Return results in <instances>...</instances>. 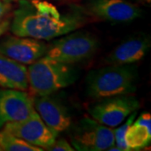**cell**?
I'll return each mask as SVG.
<instances>
[{
  "mask_svg": "<svg viewBox=\"0 0 151 151\" xmlns=\"http://www.w3.org/2000/svg\"><path fill=\"white\" fill-rule=\"evenodd\" d=\"M19 1L9 28L16 36L50 40L75 31L85 22L81 13L61 14L55 6L47 1Z\"/></svg>",
  "mask_w": 151,
  "mask_h": 151,
  "instance_id": "6da1fadb",
  "label": "cell"
},
{
  "mask_svg": "<svg viewBox=\"0 0 151 151\" xmlns=\"http://www.w3.org/2000/svg\"><path fill=\"white\" fill-rule=\"evenodd\" d=\"M137 73L130 65H109L91 70L86 79L87 96L94 99L129 95L136 91Z\"/></svg>",
  "mask_w": 151,
  "mask_h": 151,
  "instance_id": "7a4b0ae2",
  "label": "cell"
},
{
  "mask_svg": "<svg viewBox=\"0 0 151 151\" xmlns=\"http://www.w3.org/2000/svg\"><path fill=\"white\" fill-rule=\"evenodd\" d=\"M28 88L34 96H46L67 87L76 80L72 65L44 55L29 65Z\"/></svg>",
  "mask_w": 151,
  "mask_h": 151,
  "instance_id": "3957f363",
  "label": "cell"
},
{
  "mask_svg": "<svg viewBox=\"0 0 151 151\" xmlns=\"http://www.w3.org/2000/svg\"><path fill=\"white\" fill-rule=\"evenodd\" d=\"M48 45L45 55L57 61L73 65L92 58L99 48L95 35L87 31H72Z\"/></svg>",
  "mask_w": 151,
  "mask_h": 151,
  "instance_id": "277c9868",
  "label": "cell"
},
{
  "mask_svg": "<svg viewBox=\"0 0 151 151\" xmlns=\"http://www.w3.org/2000/svg\"><path fill=\"white\" fill-rule=\"evenodd\" d=\"M70 141L76 150H108L115 145L114 130L95 119L84 118L73 128Z\"/></svg>",
  "mask_w": 151,
  "mask_h": 151,
  "instance_id": "5b68a950",
  "label": "cell"
},
{
  "mask_svg": "<svg viewBox=\"0 0 151 151\" xmlns=\"http://www.w3.org/2000/svg\"><path fill=\"white\" fill-rule=\"evenodd\" d=\"M98 100L89 108V113L92 119L110 128L119 126L140 106L139 100L129 94Z\"/></svg>",
  "mask_w": 151,
  "mask_h": 151,
  "instance_id": "8992f818",
  "label": "cell"
},
{
  "mask_svg": "<svg viewBox=\"0 0 151 151\" xmlns=\"http://www.w3.org/2000/svg\"><path fill=\"white\" fill-rule=\"evenodd\" d=\"M4 130L43 150H47L56 140V137L49 129L36 110L24 120L5 124Z\"/></svg>",
  "mask_w": 151,
  "mask_h": 151,
  "instance_id": "52a82bcc",
  "label": "cell"
},
{
  "mask_svg": "<svg viewBox=\"0 0 151 151\" xmlns=\"http://www.w3.org/2000/svg\"><path fill=\"white\" fill-rule=\"evenodd\" d=\"M35 111L33 98L23 90H0V127L28 119Z\"/></svg>",
  "mask_w": 151,
  "mask_h": 151,
  "instance_id": "ba28073f",
  "label": "cell"
},
{
  "mask_svg": "<svg viewBox=\"0 0 151 151\" xmlns=\"http://www.w3.org/2000/svg\"><path fill=\"white\" fill-rule=\"evenodd\" d=\"M86 7L92 16L113 23L134 21L142 15L140 9L127 0H87Z\"/></svg>",
  "mask_w": 151,
  "mask_h": 151,
  "instance_id": "9c48e42d",
  "label": "cell"
},
{
  "mask_svg": "<svg viewBox=\"0 0 151 151\" xmlns=\"http://www.w3.org/2000/svg\"><path fill=\"white\" fill-rule=\"evenodd\" d=\"M47 47L34 38L9 36L0 41V54L23 65H30L45 55Z\"/></svg>",
  "mask_w": 151,
  "mask_h": 151,
  "instance_id": "30bf717a",
  "label": "cell"
},
{
  "mask_svg": "<svg viewBox=\"0 0 151 151\" xmlns=\"http://www.w3.org/2000/svg\"><path fill=\"white\" fill-rule=\"evenodd\" d=\"M33 101L35 109L55 137L70 128V115L57 99L50 95H46L35 96Z\"/></svg>",
  "mask_w": 151,
  "mask_h": 151,
  "instance_id": "8fae6325",
  "label": "cell"
},
{
  "mask_svg": "<svg viewBox=\"0 0 151 151\" xmlns=\"http://www.w3.org/2000/svg\"><path fill=\"white\" fill-rule=\"evenodd\" d=\"M150 48V39L145 35H135L118 45L104 60L108 65H131L145 56Z\"/></svg>",
  "mask_w": 151,
  "mask_h": 151,
  "instance_id": "7c38bea8",
  "label": "cell"
},
{
  "mask_svg": "<svg viewBox=\"0 0 151 151\" xmlns=\"http://www.w3.org/2000/svg\"><path fill=\"white\" fill-rule=\"evenodd\" d=\"M0 86L25 91L28 89V70L25 65L0 54Z\"/></svg>",
  "mask_w": 151,
  "mask_h": 151,
  "instance_id": "4fadbf2b",
  "label": "cell"
},
{
  "mask_svg": "<svg viewBox=\"0 0 151 151\" xmlns=\"http://www.w3.org/2000/svg\"><path fill=\"white\" fill-rule=\"evenodd\" d=\"M151 130L140 124H133L125 134V142L131 150H139L150 144Z\"/></svg>",
  "mask_w": 151,
  "mask_h": 151,
  "instance_id": "5bb4252c",
  "label": "cell"
},
{
  "mask_svg": "<svg viewBox=\"0 0 151 151\" xmlns=\"http://www.w3.org/2000/svg\"><path fill=\"white\" fill-rule=\"evenodd\" d=\"M0 148L5 151H42V148L29 144L25 140L3 130L0 132Z\"/></svg>",
  "mask_w": 151,
  "mask_h": 151,
  "instance_id": "9a60e30c",
  "label": "cell"
},
{
  "mask_svg": "<svg viewBox=\"0 0 151 151\" xmlns=\"http://www.w3.org/2000/svg\"><path fill=\"white\" fill-rule=\"evenodd\" d=\"M136 117V112L131 113L128 117V120L121 125L119 128L114 130V139H115V145L119 148L121 151H130L129 148L126 145L125 142V134L129 126L133 124Z\"/></svg>",
  "mask_w": 151,
  "mask_h": 151,
  "instance_id": "2e32d148",
  "label": "cell"
},
{
  "mask_svg": "<svg viewBox=\"0 0 151 151\" xmlns=\"http://www.w3.org/2000/svg\"><path fill=\"white\" fill-rule=\"evenodd\" d=\"M50 151H73L74 149L71 147L70 144L64 139H60L59 140H55V143L47 149Z\"/></svg>",
  "mask_w": 151,
  "mask_h": 151,
  "instance_id": "e0dca14e",
  "label": "cell"
},
{
  "mask_svg": "<svg viewBox=\"0 0 151 151\" xmlns=\"http://www.w3.org/2000/svg\"><path fill=\"white\" fill-rule=\"evenodd\" d=\"M135 124H140L145 126L149 130H151V116L150 113H144L141 114L140 116L136 119L134 122Z\"/></svg>",
  "mask_w": 151,
  "mask_h": 151,
  "instance_id": "ac0fdd59",
  "label": "cell"
},
{
  "mask_svg": "<svg viewBox=\"0 0 151 151\" xmlns=\"http://www.w3.org/2000/svg\"><path fill=\"white\" fill-rule=\"evenodd\" d=\"M9 9H10V6L9 4V3L0 0V22L5 19V17L7 16Z\"/></svg>",
  "mask_w": 151,
  "mask_h": 151,
  "instance_id": "d6986e66",
  "label": "cell"
},
{
  "mask_svg": "<svg viewBox=\"0 0 151 151\" xmlns=\"http://www.w3.org/2000/svg\"><path fill=\"white\" fill-rule=\"evenodd\" d=\"M11 21L9 19H4L0 22V37L4 35L10 28Z\"/></svg>",
  "mask_w": 151,
  "mask_h": 151,
  "instance_id": "ffe728a7",
  "label": "cell"
},
{
  "mask_svg": "<svg viewBox=\"0 0 151 151\" xmlns=\"http://www.w3.org/2000/svg\"><path fill=\"white\" fill-rule=\"evenodd\" d=\"M139 2H142V3H145V4H150L151 0H138Z\"/></svg>",
  "mask_w": 151,
  "mask_h": 151,
  "instance_id": "44dd1931",
  "label": "cell"
},
{
  "mask_svg": "<svg viewBox=\"0 0 151 151\" xmlns=\"http://www.w3.org/2000/svg\"><path fill=\"white\" fill-rule=\"evenodd\" d=\"M4 2H7V3H9V2H11V1H16V0H4ZM19 1V0H18Z\"/></svg>",
  "mask_w": 151,
  "mask_h": 151,
  "instance_id": "7402d4cb",
  "label": "cell"
},
{
  "mask_svg": "<svg viewBox=\"0 0 151 151\" xmlns=\"http://www.w3.org/2000/svg\"><path fill=\"white\" fill-rule=\"evenodd\" d=\"M0 150H1V148H0Z\"/></svg>",
  "mask_w": 151,
  "mask_h": 151,
  "instance_id": "603a6c76",
  "label": "cell"
}]
</instances>
